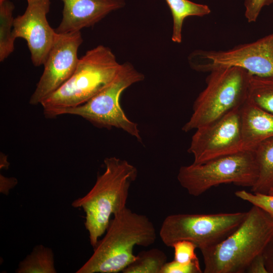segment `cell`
Segmentation results:
<instances>
[{
	"label": "cell",
	"instance_id": "25",
	"mask_svg": "<svg viewBox=\"0 0 273 273\" xmlns=\"http://www.w3.org/2000/svg\"><path fill=\"white\" fill-rule=\"evenodd\" d=\"M262 254L267 272L273 273V235L265 246Z\"/></svg>",
	"mask_w": 273,
	"mask_h": 273
},
{
	"label": "cell",
	"instance_id": "11",
	"mask_svg": "<svg viewBox=\"0 0 273 273\" xmlns=\"http://www.w3.org/2000/svg\"><path fill=\"white\" fill-rule=\"evenodd\" d=\"M82 42L80 31L56 32L43 64V72L30 97V104H40L70 78L77 67L78 50Z\"/></svg>",
	"mask_w": 273,
	"mask_h": 273
},
{
	"label": "cell",
	"instance_id": "29",
	"mask_svg": "<svg viewBox=\"0 0 273 273\" xmlns=\"http://www.w3.org/2000/svg\"><path fill=\"white\" fill-rule=\"evenodd\" d=\"M268 194H271V195H273V189H272L271 190H270L269 191V192H268Z\"/></svg>",
	"mask_w": 273,
	"mask_h": 273
},
{
	"label": "cell",
	"instance_id": "7",
	"mask_svg": "<svg viewBox=\"0 0 273 273\" xmlns=\"http://www.w3.org/2000/svg\"><path fill=\"white\" fill-rule=\"evenodd\" d=\"M144 79L131 63H123L115 78L103 90L82 105L62 110L59 115H77L100 128L120 129L142 142L138 125L125 115L120 98L124 90Z\"/></svg>",
	"mask_w": 273,
	"mask_h": 273
},
{
	"label": "cell",
	"instance_id": "18",
	"mask_svg": "<svg viewBox=\"0 0 273 273\" xmlns=\"http://www.w3.org/2000/svg\"><path fill=\"white\" fill-rule=\"evenodd\" d=\"M14 5L9 0L0 3V61L3 62L14 51L15 40L12 32Z\"/></svg>",
	"mask_w": 273,
	"mask_h": 273
},
{
	"label": "cell",
	"instance_id": "28",
	"mask_svg": "<svg viewBox=\"0 0 273 273\" xmlns=\"http://www.w3.org/2000/svg\"><path fill=\"white\" fill-rule=\"evenodd\" d=\"M5 0H0V3H2ZM40 1V0H27L28 3H31V2H36V1Z\"/></svg>",
	"mask_w": 273,
	"mask_h": 273
},
{
	"label": "cell",
	"instance_id": "19",
	"mask_svg": "<svg viewBox=\"0 0 273 273\" xmlns=\"http://www.w3.org/2000/svg\"><path fill=\"white\" fill-rule=\"evenodd\" d=\"M167 262V256L161 250L153 248L140 252L123 273H161Z\"/></svg>",
	"mask_w": 273,
	"mask_h": 273
},
{
	"label": "cell",
	"instance_id": "10",
	"mask_svg": "<svg viewBox=\"0 0 273 273\" xmlns=\"http://www.w3.org/2000/svg\"><path fill=\"white\" fill-rule=\"evenodd\" d=\"M240 108L196 130L188 152L201 164L242 150Z\"/></svg>",
	"mask_w": 273,
	"mask_h": 273
},
{
	"label": "cell",
	"instance_id": "1",
	"mask_svg": "<svg viewBox=\"0 0 273 273\" xmlns=\"http://www.w3.org/2000/svg\"><path fill=\"white\" fill-rule=\"evenodd\" d=\"M104 237L76 273H117L135 259V246L148 247L156 241L153 223L146 215L125 207L114 214Z\"/></svg>",
	"mask_w": 273,
	"mask_h": 273
},
{
	"label": "cell",
	"instance_id": "8",
	"mask_svg": "<svg viewBox=\"0 0 273 273\" xmlns=\"http://www.w3.org/2000/svg\"><path fill=\"white\" fill-rule=\"evenodd\" d=\"M246 215L247 212L171 214L164 219L159 236L168 247L188 240L201 251L218 244L232 234Z\"/></svg>",
	"mask_w": 273,
	"mask_h": 273
},
{
	"label": "cell",
	"instance_id": "16",
	"mask_svg": "<svg viewBox=\"0 0 273 273\" xmlns=\"http://www.w3.org/2000/svg\"><path fill=\"white\" fill-rule=\"evenodd\" d=\"M172 17L173 26L171 40L180 43L182 41L184 21L189 16L203 17L209 15L211 10L206 5L194 3L189 0H165Z\"/></svg>",
	"mask_w": 273,
	"mask_h": 273
},
{
	"label": "cell",
	"instance_id": "4",
	"mask_svg": "<svg viewBox=\"0 0 273 273\" xmlns=\"http://www.w3.org/2000/svg\"><path fill=\"white\" fill-rule=\"evenodd\" d=\"M121 64L107 47L99 45L86 51L70 78L41 103L44 116L56 117L62 110L88 101L113 81Z\"/></svg>",
	"mask_w": 273,
	"mask_h": 273
},
{
	"label": "cell",
	"instance_id": "14",
	"mask_svg": "<svg viewBox=\"0 0 273 273\" xmlns=\"http://www.w3.org/2000/svg\"><path fill=\"white\" fill-rule=\"evenodd\" d=\"M243 151H254L262 141L273 137V114L262 109L248 97L240 107Z\"/></svg>",
	"mask_w": 273,
	"mask_h": 273
},
{
	"label": "cell",
	"instance_id": "21",
	"mask_svg": "<svg viewBox=\"0 0 273 273\" xmlns=\"http://www.w3.org/2000/svg\"><path fill=\"white\" fill-rule=\"evenodd\" d=\"M237 197L264 210L273 218V195L253 193L246 190L237 191Z\"/></svg>",
	"mask_w": 273,
	"mask_h": 273
},
{
	"label": "cell",
	"instance_id": "12",
	"mask_svg": "<svg viewBox=\"0 0 273 273\" xmlns=\"http://www.w3.org/2000/svg\"><path fill=\"white\" fill-rule=\"evenodd\" d=\"M50 6V0L29 3L25 12L14 19L13 37L26 41L35 66L43 65L56 33L47 18Z\"/></svg>",
	"mask_w": 273,
	"mask_h": 273
},
{
	"label": "cell",
	"instance_id": "22",
	"mask_svg": "<svg viewBox=\"0 0 273 273\" xmlns=\"http://www.w3.org/2000/svg\"><path fill=\"white\" fill-rule=\"evenodd\" d=\"M174 249V260L183 263H189L198 259L195 253L197 246L188 240H181L172 246Z\"/></svg>",
	"mask_w": 273,
	"mask_h": 273
},
{
	"label": "cell",
	"instance_id": "15",
	"mask_svg": "<svg viewBox=\"0 0 273 273\" xmlns=\"http://www.w3.org/2000/svg\"><path fill=\"white\" fill-rule=\"evenodd\" d=\"M258 169L257 179L251 192L268 194L273 189V137L260 143L254 150Z\"/></svg>",
	"mask_w": 273,
	"mask_h": 273
},
{
	"label": "cell",
	"instance_id": "26",
	"mask_svg": "<svg viewBox=\"0 0 273 273\" xmlns=\"http://www.w3.org/2000/svg\"><path fill=\"white\" fill-rule=\"evenodd\" d=\"M246 272L268 273L262 253L256 256L250 262Z\"/></svg>",
	"mask_w": 273,
	"mask_h": 273
},
{
	"label": "cell",
	"instance_id": "6",
	"mask_svg": "<svg viewBox=\"0 0 273 273\" xmlns=\"http://www.w3.org/2000/svg\"><path fill=\"white\" fill-rule=\"evenodd\" d=\"M258 175L254 151H242L203 163L181 166L177 178L189 194L197 197L223 184L251 188Z\"/></svg>",
	"mask_w": 273,
	"mask_h": 273
},
{
	"label": "cell",
	"instance_id": "2",
	"mask_svg": "<svg viewBox=\"0 0 273 273\" xmlns=\"http://www.w3.org/2000/svg\"><path fill=\"white\" fill-rule=\"evenodd\" d=\"M104 164L105 171L98 176L91 190L71 204L85 212L84 225L94 248L105 234L111 216L126 207L130 185L138 176L136 167L126 160L107 157Z\"/></svg>",
	"mask_w": 273,
	"mask_h": 273
},
{
	"label": "cell",
	"instance_id": "20",
	"mask_svg": "<svg viewBox=\"0 0 273 273\" xmlns=\"http://www.w3.org/2000/svg\"><path fill=\"white\" fill-rule=\"evenodd\" d=\"M248 98L258 106L273 114V75H252Z\"/></svg>",
	"mask_w": 273,
	"mask_h": 273
},
{
	"label": "cell",
	"instance_id": "3",
	"mask_svg": "<svg viewBox=\"0 0 273 273\" xmlns=\"http://www.w3.org/2000/svg\"><path fill=\"white\" fill-rule=\"evenodd\" d=\"M273 235V218L253 205L240 225L218 244L201 250L204 273H244Z\"/></svg>",
	"mask_w": 273,
	"mask_h": 273
},
{
	"label": "cell",
	"instance_id": "13",
	"mask_svg": "<svg viewBox=\"0 0 273 273\" xmlns=\"http://www.w3.org/2000/svg\"><path fill=\"white\" fill-rule=\"evenodd\" d=\"M62 18L55 30L59 33L92 27L111 12L125 6L124 0H62Z\"/></svg>",
	"mask_w": 273,
	"mask_h": 273
},
{
	"label": "cell",
	"instance_id": "24",
	"mask_svg": "<svg viewBox=\"0 0 273 273\" xmlns=\"http://www.w3.org/2000/svg\"><path fill=\"white\" fill-rule=\"evenodd\" d=\"M273 3V0H245V16L249 23L256 21L262 9Z\"/></svg>",
	"mask_w": 273,
	"mask_h": 273
},
{
	"label": "cell",
	"instance_id": "23",
	"mask_svg": "<svg viewBox=\"0 0 273 273\" xmlns=\"http://www.w3.org/2000/svg\"><path fill=\"white\" fill-rule=\"evenodd\" d=\"M199 259L189 263H183L174 260L167 262L161 273H201Z\"/></svg>",
	"mask_w": 273,
	"mask_h": 273
},
{
	"label": "cell",
	"instance_id": "27",
	"mask_svg": "<svg viewBox=\"0 0 273 273\" xmlns=\"http://www.w3.org/2000/svg\"><path fill=\"white\" fill-rule=\"evenodd\" d=\"M17 184L15 178L6 177L1 174V189L0 191L5 195H8L10 189H12Z\"/></svg>",
	"mask_w": 273,
	"mask_h": 273
},
{
	"label": "cell",
	"instance_id": "9",
	"mask_svg": "<svg viewBox=\"0 0 273 273\" xmlns=\"http://www.w3.org/2000/svg\"><path fill=\"white\" fill-rule=\"evenodd\" d=\"M190 67L199 72H209L220 67L243 68L251 75H273V33L255 41L226 50H197L188 58Z\"/></svg>",
	"mask_w": 273,
	"mask_h": 273
},
{
	"label": "cell",
	"instance_id": "17",
	"mask_svg": "<svg viewBox=\"0 0 273 273\" xmlns=\"http://www.w3.org/2000/svg\"><path fill=\"white\" fill-rule=\"evenodd\" d=\"M17 273H56L54 255L51 248L43 245L33 247L30 254L22 260Z\"/></svg>",
	"mask_w": 273,
	"mask_h": 273
},
{
	"label": "cell",
	"instance_id": "5",
	"mask_svg": "<svg viewBox=\"0 0 273 273\" xmlns=\"http://www.w3.org/2000/svg\"><path fill=\"white\" fill-rule=\"evenodd\" d=\"M209 73L206 86L195 100L193 113L182 127L186 132L207 125L240 108L248 98L252 75L246 70L225 67Z\"/></svg>",
	"mask_w": 273,
	"mask_h": 273
}]
</instances>
